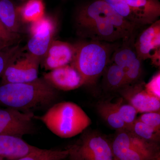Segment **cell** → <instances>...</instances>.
Returning a JSON list of instances; mask_svg holds the SVG:
<instances>
[{"instance_id":"cell-1","label":"cell","mask_w":160,"mask_h":160,"mask_svg":"<svg viewBox=\"0 0 160 160\" xmlns=\"http://www.w3.org/2000/svg\"><path fill=\"white\" fill-rule=\"evenodd\" d=\"M76 22L82 37L110 43L131 37L138 28L102 0H94L82 7Z\"/></svg>"},{"instance_id":"cell-2","label":"cell","mask_w":160,"mask_h":160,"mask_svg":"<svg viewBox=\"0 0 160 160\" xmlns=\"http://www.w3.org/2000/svg\"><path fill=\"white\" fill-rule=\"evenodd\" d=\"M57 97V89L43 78L27 82L0 86V104L21 111L32 112V109L48 107Z\"/></svg>"},{"instance_id":"cell-3","label":"cell","mask_w":160,"mask_h":160,"mask_svg":"<svg viewBox=\"0 0 160 160\" xmlns=\"http://www.w3.org/2000/svg\"><path fill=\"white\" fill-rule=\"evenodd\" d=\"M52 133L62 138H69L82 132L91 124L90 118L74 102L55 104L41 116H35Z\"/></svg>"},{"instance_id":"cell-4","label":"cell","mask_w":160,"mask_h":160,"mask_svg":"<svg viewBox=\"0 0 160 160\" xmlns=\"http://www.w3.org/2000/svg\"><path fill=\"white\" fill-rule=\"evenodd\" d=\"M71 65L82 79L84 85H92L103 74L116 46L112 43L92 41L76 45Z\"/></svg>"},{"instance_id":"cell-5","label":"cell","mask_w":160,"mask_h":160,"mask_svg":"<svg viewBox=\"0 0 160 160\" xmlns=\"http://www.w3.org/2000/svg\"><path fill=\"white\" fill-rule=\"evenodd\" d=\"M136 27L150 25L160 16L159 0H102Z\"/></svg>"},{"instance_id":"cell-6","label":"cell","mask_w":160,"mask_h":160,"mask_svg":"<svg viewBox=\"0 0 160 160\" xmlns=\"http://www.w3.org/2000/svg\"><path fill=\"white\" fill-rule=\"evenodd\" d=\"M67 149L70 160H116L111 142L97 132L82 135Z\"/></svg>"},{"instance_id":"cell-7","label":"cell","mask_w":160,"mask_h":160,"mask_svg":"<svg viewBox=\"0 0 160 160\" xmlns=\"http://www.w3.org/2000/svg\"><path fill=\"white\" fill-rule=\"evenodd\" d=\"M41 61L28 52L22 53L21 50L3 72L2 84L27 82L37 79Z\"/></svg>"},{"instance_id":"cell-8","label":"cell","mask_w":160,"mask_h":160,"mask_svg":"<svg viewBox=\"0 0 160 160\" xmlns=\"http://www.w3.org/2000/svg\"><path fill=\"white\" fill-rule=\"evenodd\" d=\"M55 31L54 21L45 16L30 23V38L27 45L28 53L42 60L53 40Z\"/></svg>"},{"instance_id":"cell-9","label":"cell","mask_w":160,"mask_h":160,"mask_svg":"<svg viewBox=\"0 0 160 160\" xmlns=\"http://www.w3.org/2000/svg\"><path fill=\"white\" fill-rule=\"evenodd\" d=\"M34 115L13 108L0 109V135L22 138L33 132Z\"/></svg>"},{"instance_id":"cell-10","label":"cell","mask_w":160,"mask_h":160,"mask_svg":"<svg viewBox=\"0 0 160 160\" xmlns=\"http://www.w3.org/2000/svg\"><path fill=\"white\" fill-rule=\"evenodd\" d=\"M133 35L122 41L112 55L111 62L122 68L126 75L127 85L137 81L142 72V61L138 58L134 47Z\"/></svg>"},{"instance_id":"cell-11","label":"cell","mask_w":160,"mask_h":160,"mask_svg":"<svg viewBox=\"0 0 160 160\" xmlns=\"http://www.w3.org/2000/svg\"><path fill=\"white\" fill-rule=\"evenodd\" d=\"M134 47L141 61L150 59L152 64L160 67V20L149 25L140 33L134 42Z\"/></svg>"},{"instance_id":"cell-12","label":"cell","mask_w":160,"mask_h":160,"mask_svg":"<svg viewBox=\"0 0 160 160\" xmlns=\"http://www.w3.org/2000/svg\"><path fill=\"white\" fill-rule=\"evenodd\" d=\"M43 78L57 90L70 91L84 85L82 77L71 65L61 66L45 72Z\"/></svg>"},{"instance_id":"cell-13","label":"cell","mask_w":160,"mask_h":160,"mask_svg":"<svg viewBox=\"0 0 160 160\" xmlns=\"http://www.w3.org/2000/svg\"><path fill=\"white\" fill-rule=\"evenodd\" d=\"M76 46L59 40H53L41 63L44 69L50 71L71 64L74 58Z\"/></svg>"},{"instance_id":"cell-14","label":"cell","mask_w":160,"mask_h":160,"mask_svg":"<svg viewBox=\"0 0 160 160\" xmlns=\"http://www.w3.org/2000/svg\"><path fill=\"white\" fill-rule=\"evenodd\" d=\"M123 97L129 102V104L133 106L138 112H160V100L149 94L144 89L141 88L140 85L133 87L126 86Z\"/></svg>"},{"instance_id":"cell-15","label":"cell","mask_w":160,"mask_h":160,"mask_svg":"<svg viewBox=\"0 0 160 160\" xmlns=\"http://www.w3.org/2000/svg\"><path fill=\"white\" fill-rule=\"evenodd\" d=\"M39 149L28 144L22 138L0 135V157L4 159L16 160Z\"/></svg>"},{"instance_id":"cell-16","label":"cell","mask_w":160,"mask_h":160,"mask_svg":"<svg viewBox=\"0 0 160 160\" xmlns=\"http://www.w3.org/2000/svg\"><path fill=\"white\" fill-rule=\"evenodd\" d=\"M0 20L9 32L19 34L21 30L20 19L11 0H0Z\"/></svg>"},{"instance_id":"cell-17","label":"cell","mask_w":160,"mask_h":160,"mask_svg":"<svg viewBox=\"0 0 160 160\" xmlns=\"http://www.w3.org/2000/svg\"><path fill=\"white\" fill-rule=\"evenodd\" d=\"M97 110L100 116L112 129L117 131L127 129L118 112L115 102H101L98 104Z\"/></svg>"},{"instance_id":"cell-18","label":"cell","mask_w":160,"mask_h":160,"mask_svg":"<svg viewBox=\"0 0 160 160\" xmlns=\"http://www.w3.org/2000/svg\"><path fill=\"white\" fill-rule=\"evenodd\" d=\"M17 11L20 20L31 23L45 16V6L42 0H28Z\"/></svg>"},{"instance_id":"cell-19","label":"cell","mask_w":160,"mask_h":160,"mask_svg":"<svg viewBox=\"0 0 160 160\" xmlns=\"http://www.w3.org/2000/svg\"><path fill=\"white\" fill-rule=\"evenodd\" d=\"M104 73H105V82L109 89L116 90L127 86L125 71L111 61Z\"/></svg>"},{"instance_id":"cell-20","label":"cell","mask_w":160,"mask_h":160,"mask_svg":"<svg viewBox=\"0 0 160 160\" xmlns=\"http://www.w3.org/2000/svg\"><path fill=\"white\" fill-rule=\"evenodd\" d=\"M69 151L39 149L16 160H63L68 157Z\"/></svg>"},{"instance_id":"cell-21","label":"cell","mask_w":160,"mask_h":160,"mask_svg":"<svg viewBox=\"0 0 160 160\" xmlns=\"http://www.w3.org/2000/svg\"><path fill=\"white\" fill-rule=\"evenodd\" d=\"M128 130L143 139L154 142H159L160 131L156 130L137 119Z\"/></svg>"},{"instance_id":"cell-22","label":"cell","mask_w":160,"mask_h":160,"mask_svg":"<svg viewBox=\"0 0 160 160\" xmlns=\"http://www.w3.org/2000/svg\"><path fill=\"white\" fill-rule=\"evenodd\" d=\"M123 100H119L115 102L117 109L126 126V129L129 130L130 127L137 118V110L133 106L129 104H123Z\"/></svg>"},{"instance_id":"cell-23","label":"cell","mask_w":160,"mask_h":160,"mask_svg":"<svg viewBox=\"0 0 160 160\" xmlns=\"http://www.w3.org/2000/svg\"><path fill=\"white\" fill-rule=\"evenodd\" d=\"M21 49L19 46H11L0 51V78L7 66Z\"/></svg>"},{"instance_id":"cell-24","label":"cell","mask_w":160,"mask_h":160,"mask_svg":"<svg viewBox=\"0 0 160 160\" xmlns=\"http://www.w3.org/2000/svg\"><path fill=\"white\" fill-rule=\"evenodd\" d=\"M137 119L156 130L160 131V112H145Z\"/></svg>"},{"instance_id":"cell-25","label":"cell","mask_w":160,"mask_h":160,"mask_svg":"<svg viewBox=\"0 0 160 160\" xmlns=\"http://www.w3.org/2000/svg\"><path fill=\"white\" fill-rule=\"evenodd\" d=\"M144 88L149 94L160 100V72L154 75L149 82L145 85Z\"/></svg>"},{"instance_id":"cell-26","label":"cell","mask_w":160,"mask_h":160,"mask_svg":"<svg viewBox=\"0 0 160 160\" xmlns=\"http://www.w3.org/2000/svg\"><path fill=\"white\" fill-rule=\"evenodd\" d=\"M19 38V34H13L9 32L3 26L0 20V39L6 42L13 45Z\"/></svg>"},{"instance_id":"cell-27","label":"cell","mask_w":160,"mask_h":160,"mask_svg":"<svg viewBox=\"0 0 160 160\" xmlns=\"http://www.w3.org/2000/svg\"><path fill=\"white\" fill-rule=\"evenodd\" d=\"M13 45L9 44V43L6 42L0 39V51L3 49H6L9 46H12Z\"/></svg>"},{"instance_id":"cell-28","label":"cell","mask_w":160,"mask_h":160,"mask_svg":"<svg viewBox=\"0 0 160 160\" xmlns=\"http://www.w3.org/2000/svg\"><path fill=\"white\" fill-rule=\"evenodd\" d=\"M150 160H160V156H159L157 157Z\"/></svg>"},{"instance_id":"cell-29","label":"cell","mask_w":160,"mask_h":160,"mask_svg":"<svg viewBox=\"0 0 160 160\" xmlns=\"http://www.w3.org/2000/svg\"><path fill=\"white\" fill-rule=\"evenodd\" d=\"M0 160H4V159L0 157Z\"/></svg>"}]
</instances>
